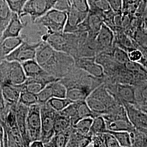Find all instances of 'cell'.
Segmentation results:
<instances>
[{
    "label": "cell",
    "instance_id": "obj_12",
    "mask_svg": "<svg viewBox=\"0 0 147 147\" xmlns=\"http://www.w3.org/2000/svg\"><path fill=\"white\" fill-rule=\"evenodd\" d=\"M6 61V83L20 85L25 82L27 78L21 63L16 61Z\"/></svg>",
    "mask_w": 147,
    "mask_h": 147
},
{
    "label": "cell",
    "instance_id": "obj_29",
    "mask_svg": "<svg viewBox=\"0 0 147 147\" xmlns=\"http://www.w3.org/2000/svg\"><path fill=\"white\" fill-rule=\"evenodd\" d=\"M132 147H147V129H137L130 132Z\"/></svg>",
    "mask_w": 147,
    "mask_h": 147
},
{
    "label": "cell",
    "instance_id": "obj_20",
    "mask_svg": "<svg viewBox=\"0 0 147 147\" xmlns=\"http://www.w3.org/2000/svg\"><path fill=\"white\" fill-rule=\"evenodd\" d=\"M130 37L136 43L137 49L141 50L144 57L147 59V32L144 27V22L137 28Z\"/></svg>",
    "mask_w": 147,
    "mask_h": 147
},
{
    "label": "cell",
    "instance_id": "obj_5",
    "mask_svg": "<svg viewBox=\"0 0 147 147\" xmlns=\"http://www.w3.org/2000/svg\"><path fill=\"white\" fill-rule=\"evenodd\" d=\"M26 126L28 135L31 142L40 140L42 121L40 104L37 103L28 107L26 117Z\"/></svg>",
    "mask_w": 147,
    "mask_h": 147
},
{
    "label": "cell",
    "instance_id": "obj_22",
    "mask_svg": "<svg viewBox=\"0 0 147 147\" xmlns=\"http://www.w3.org/2000/svg\"><path fill=\"white\" fill-rule=\"evenodd\" d=\"M91 142V136L82 134L73 127L67 147H88Z\"/></svg>",
    "mask_w": 147,
    "mask_h": 147
},
{
    "label": "cell",
    "instance_id": "obj_50",
    "mask_svg": "<svg viewBox=\"0 0 147 147\" xmlns=\"http://www.w3.org/2000/svg\"><path fill=\"white\" fill-rule=\"evenodd\" d=\"M144 27L147 32V21H144Z\"/></svg>",
    "mask_w": 147,
    "mask_h": 147
},
{
    "label": "cell",
    "instance_id": "obj_36",
    "mask_svg": "<svg viewBox=\"0 0 147 147\" xmlns=\"http://www.w3.org/2000/svg\"><path fill=\"white\" fill-rule=\"evenodd\" d=\"M93 118L92 117H87L79 120L73 127L76 131L84 135H89V130L93 122Z\"/></svg>",
    "mask_w": 147,
    "mask_h": 147
},
{
    "label": "cell",
    "instance_id": "obj_1",
    "mask_svg": "<svg viewBox=\"0 0 147 147\" xmlns=\"http://www.w3.org/2000/svg\"><path fill=\"white\" fill-rule=\"evenodd\" d=\"M35 59L42 68L53 76L55 69L63 62L71 61L74 58L67 53L55 50L47 42L42 40L37 48Z\"/></svg>",
    "mask_w": 147,
    "mask_h": 147
},
{
    "label": "cell",
    "instance_id": "obj_3",
    "mask_svg": "<svg viewBox=\"0 0 147 147\" xmlns=\"http://www.w3.org/2000/svg\"><path fill=\"white\" fill-rule=\"evenodd\" d=\"M105 87L117 101L135 105V87L134 84L105 82Z\"/></svg>",
    "mask_w": 147,
    "mask_h": 147
},
{
    "label": "cell",
    "instance_id": "obj_51",
    "mask_svg": "<svg viewBox=\"0 0 147 147\" xmlns=\"http://www.w3.org/2000/svg\"><path fill=\"white\" fill-rule=\"evenodd\" d=\"M127 0H122V1H123V5H124L126 3V2H127Z\"/></svg>",
    "mask_w": 147,
    "mask_h": 147
},
{
    "label": "cell",
    "instance_id": "obj_43",
    "mask_svg": "<svg viewBox=\"0 0 147 147\" xmlns=\"http://www.w3.org/2000/svg\"><path fill=\"white\" fill-rule=\"evenodd\" d=\"M71 7L70 0H55L53 8L68 12Z\"/></svg>",
    "mask_w": 147,
    "mask_h": 147
},
{
    "label": "cell",
    "instance_id": "obj_37",
    "mask_svg": "<svg viewBox=\"0 0 147 147\" xmlns=\"http://www.w3.org/2000/svg\"><path fill=\"white\" fill-rule=\"evenodd\" d=\"M59 81L60 80L49 83L53 92V98H66L67 87Z\"/></svg>",
    "mask_w": 147,
    "mask_h": 147
},
{
    "label": "cell",
    "instance_id": "obj_21",
    "mask_svg": "<svg viewBox=\"0 0 147 147\" xmlns=\"http://www.w3.org/2000/svg\"><path fill=\"white\" fill-rule=\"evenodd\" d=\"M135 87V105L141 109L147 107V80L140 81L134 84Z\"/></svg>",
    "mask_w": 147,
    "mask_h": 147
},
{
    "label": "cell",
    "instance_id": "obj_31",
    "mask_svg": "<svg viewBox=\"0 0 147 147\" xmlns=\"http://www.w3.org/2000/svg\"><path fill=\"white\" fill-rule=\"evenodd\" d=\"M71 126L70 121L67 118L57 112L54 123L55 134L63 131Z\"/></svg>",
    "mask_w": 147,
    "mask_h": 147
},
{
    "label": "cell",
    "instance_id": "obj_34",
    "mask_svg": "<svg viewBox=\"0 0 147 147\" xmlns=\"http://www.w3.org/2000/svg\"><path fill=\"white\" fill-rule=\"evenodd\" d=\"M73 102L67 98H52L46 104L49 105L54 110L60 112L65 109Z\"/></svg>",
    "mask_w": 147,
    "mask_h": 147
},
{
    "label": "cell",
    "instance_id": "obj_6",
    "mask_svg": "<svg viewBox=\"0 0 147 147\" xmlns=\"http://www.w3.org/2000/svg\"><path fill=\"white\" fill-rule=\"evenodd\" d=\"M57 111L47 104L40 105L41 136L40 140L44 144L50 141L54 135V123Z\"/></svg>",
    "mask_w": 147,
    "mask_h": 147
},
{
    "label": "cell",
    "instance_id": "obj_45",
    "mask_svg": "<svg viewBox=\"0 0 147 147\" xmlns=\"http://www.w3.org/2000/svg\"><path fill=\"white\" fill-rule=\"evenodd\" d=\"M104 133L96 134L92 136L91 144L93 147H106Z\"/></svg>",
    "mask_w": 147,
    "mask_h": 147
},
{
    "label": "cell",
    "instance_id": "obj_49",
    "mask_svg": "<svg viewBox=\"0 0 147 147\" xmlns=\"http://www.w3.org/2000/svg\"><path fill=\"white\" fill-rule=\"evenodd\" d=\"M140 109L142 110V111H143L144 112H145L146 113H147V107H142V108H141V109Z\"/></svg>",
    "mask_w": 147,
    "mask_h": 147
},
{
    "label": "cell",
    "instance_id": "obj_46",
    "mask_svg": "<svg viewBox=\"0 0 147 147\" xmlns=\"http://www.w3.org/2000/svg\"><path fill=\"white\" fill-rule=\"evenodd\" d=\"M110 5L111 9L116 14H119L122 12L123 1L122 0H108Z\"/></svg>",
    "mask_w": 147,
    "mask_h": 147
},
{
    "label": "cell",
    "instance_id": "obj_11",
    "mask_svg": "<svg viewBox=\"0 0 147 147\" xmlns=\"http://www.w3.org/2000/svg\"><path fill=\"white\" fill-rule=\"evenodd\" d=\"M114 39V32L104 23L95 39L96 55L111 50L113 47Z\"/></svg>",
    "mask_w": 147,
    "mask_h": 147
},
{
    "label": "cell",
    "instance_id": "obj_42",
    "mask_svg": "<svg viewBox=\"0 0 147 147\" xmlns=\"http://www.w3.org/2000/svg\"><path fill=\"white\" fill-rule=\"evenodd\" d=\"M128 57L130 61L141 63L144 57L141 50L138 49H134L127 52Z\"/></svg>",
    "mask_w": 147,
    "mask_h": 147
},
{
    "label": "cell",
    "instance_id": "obj_35",
    "mask_svg": "<svg viewBox=\"0 0 147 147\" xmlns=\"http://www.w3.org/2000/svg\"><path fill=\"white\" fill-rule=\"evenodd\" d=\"M107 131L112 134L115 137L120 147H132L130 134L127 131H113L107 130Z\"/></svg>",
    "mask_w": 147,
    "mask_h": 147
},
{
    "label": "cell",
    "instance_id": "obj_4",
    "mask_svg": "<svg viewBox=\"0 0 147 147\" xmlns=\"http://www.w3.org/2000/svg\"><path fill=\"white\" fill-rule=\"evenodd\" d=\"M55 0H28L24 6L19 16H29L34 23L38 18L53 8Z\"/></svg>",
    "mask_w": 147,
    "mask_h": 147
},
{
    "label": "cell",
    "instance_id": "obj_2",
    "mask_svg": "<svg viewBox=\"0 0 147 147\" xmlns=\"http://www.w3.org/2000/svg\"><path fill=\"white\" fill-rule=\"evenodd\" d=\"M67 18V12L52 8L44 16L37 19L34 23L45 27L47 32H63Z\"/></svg>",
    "mask_w": 147,
    "mask_h": 147
},
{
    "label": "cell",
    "instance_id": "obj_18",
    "mask_svg": "<svg viewBox=\"0 0 147 147\" xmlns=\"http://www.w3.org/2000/svg\"><path fill=\"white\" fill-rule=\"evenodd\" d=\"M21 64L27 78H36L50 74L42 68L35 59Z\"/></svg>",
    "mask_w": 147,
    "mask_h": 147
},
{
    "label": "cell",
    "instance_id": "obj_48",
    "mask_svg": "<svg viewBox=\"0 0 147 147\" xmlns=\"http://www.w3.org/2000/svg\"><path fill=\"white\" fill-rule=\"evenodd\" d=\"M143 20H144V21H147V0L146 6H145V8H144V13H143Z\"/></svg>",
    "mask_w": 147,
    "mask_h": 147
},
{
    "label": "cell",
    "instance_id": "obj_24",
    "mask_svg": "<svg viewBox=\"0 0 147 147\" xmlns=\"http://www.w3.org/2000/svg\"><path fill=\"white\" fill-rule=\"evenodd\" d=\"M107 130L113 131H127L131 132L135 129L129 119L105 120Z\"/></svg>",
    "mask_w": 147,
    "mask_h": 147
},
{
    "label": "cell",
    "instance_id": "obj_25",
    "mask_svg": "<svg viewBox=\"0 0 147 147\" xmlns=\"http://www.w3.org/2000/svg\"><path fill=\"white\" fill-rule=\"evenodd\" d=\"M24 42L20 36L10 37L0 41V56L5 57Z\"/></svg>",
    "mask_w": 147,
    "mask_h": 147
},
{
    "label": "cell",
    "instance_id": "obj_13",
    "mask_svg": "<svg viewBox=\"0 0 147 147\" xmlns=\"http://www.w3.org/2000/svg\"><path fill=\"white\" fill-rule=\"evenodd\" d=\"M129 120L137 129H147V113L136 106L123 103Z\"/></svg>",
    "mask_w": 147,
    "mask_h": 147
},
{
    "label": "cell",
    "instance_id": "obj_39",
    "mask_svg": "<svg viewBox=\"0 0 147 147\" xmlns=\"http://www.w3.org/2000/svg\"><path fill=\"white\" fill-rule=\"evenodd\" d=\"M38 102L40 105L45 104L53 98V92L49 84L37 94Z\"/></svg>",
    "mask_w": 147,
    "mask_h": 147
},
{
    "label": "cell",
    "instance_id": "obj_23",
    "mask_svg": "<svg viewBox=\"0 0 147 147\" xmlns=\"http://www.w3.org/2000/svg\"><path fill=\"white\" fill-rule=\"evenodd\" d=\"M124 65L126 70L134 76L136 83L140 81L147 80V69L142 64L129 61Z\"/></svg>",
    "mask_w": 147,
    "mask_h": 147
},
{
    "label": "cell",
    "instance_id": "obj_32",
    "mask_svg": "<svg viewBox=\"0 0 147 147\" xmlns=\"http://www.w3.org/2000/svg\"><path fill=\"white\" fill-rule=\"evenodd\" d=\"M89 11L103 14L111 9L108 0H88Z\"/></svg>",
    "mask_w": 147,
    "mask_h": 147
},
{
    "label": "cell",
    "instance_id": "obj_28",
    "mask_svg": "<svg viewBox=\"0 0 147 147\" xmlns=\"http://www.w3.org/2000/svg\"><path fill=\"white\" fill-rule=\"evenodd\" d=\"M12 13L6 0H0V38L11 20Z\"/></svg>",
    "mask_w": 147,
    "mask_h": 147
},
{
    "label": "cell",
    "instance_id": "obj_38",
    "mask_svg": "<svg viewBox=\"0 0 147 147\" xmlns=\"http://www.w3.org/2000/svg\"><path fill=\"white\" fill-rule=\"evenodd\" d=\"M19 103L27 107L36 104L38 102L37 94L27 91H21L20 94Z\"/></svg>",
    "mask_w": 147,
    "mask_h": 147
},
{
    "label": "cell",
    "instance_id": "obj_17",
    "mask_svg": "<svg viewBox=\"0 0 147 147\" xmlns=\"http://www.w3.org/2000/svg\"><path fill=\"white\" fill-rule=\"evenodd\" d=\"M67 89L66 98L73 102L86 100L93 90L88 86L84 85H75Z\"/></svg>",
    "mask_w": 147,
    "mask_h": 147
},
{
    "label": "cell",
    "instance_id": "obj_16",
    "mask_svg": "<svg viewBox=\"0 0 147 147\" xmlns=\"http://www.w3.org/2000/svg\"><path fill=\"white\" fill-rule=\"evenodd\" d=\"M24 26L25 25L19 14L13 11L11 20L3 32L0 41L7 38L20 36V32Z\"/></svg>",
    "mask_w": 147,
    "mask_h": 147
},
{
    "label": "cell",
    "instance_id": "obj_19",
    "mask_svg": "<svg viewBox=\"0 0 147 147\" xmlns=\"http://www.w3.org/2000/svg\"><path fill=\"white\" fill-rule=\"evenodd\" d=\"M114 45L120 47L126 52L134 49H137L136 43L124 31L118 30L114 32Z\"/></svg>",
    "mask_w": 147,
    "mask_h": 147
},
{
    "label": "cell",
    "instance_id": "obj_14",
    "mask_svg": "<svg viewBox=\"0 0 147 147\" xmlns=\"http://www.w3.org/2000/svg\"><path fill=\"white\" fill-rule=\"evenodd\" d=\"M28 111V107L25 105H22L19 102L16 105V121L21 134L24 147H29L31 143L27 130L26 117Z\"/></svg>",
    "mask_w": 147,
    "mask_h": 147
},
{
    "label": "cell",
    "instance_id": "obj_26",
    "mask_svg": "<svg viewBox=\"0 0 147 147\" xmlns=\"http://www.w3.org/2000/svg\"><path fill=\"white\" fill-rule=\"evenodd\" d=\"M72 129L73 127L70 126L63 131L55 134L49 142L44 144V147H67Z\"/></svg>",
    "mask_w": 147,
    "mask_h": 147
},
{
    "label": "cell",
    "instance_id": "obj_8",
    "mask_svg": "<svg viewBox=\"0 0 147 147\" xmlns=\"http://www.w3.org/2000/svg\"><path fill=\"white\" fill-rule=\"evenodd\" d=\"M102 14L89 11L86 18L79 27L78 32H86L89 39L95 40L102 25L104 24Z\"/></svg>",
    "mask_w": 147,
    "mask_h": 147
},
{
    "label": "cell",
    "instance_id": "obj_15",
    "mask_svg": "<svg viewBox=\"0 0 147 147\" xmlns=\"http://www.w3.org/2000/svg\"><path fill=\"white\" fill-rule=\"evenodd\" d=\"M88 14L81 13L71 6L67 12V18L64 32L76 33L78 31L80 25L84 21Z\"/></svg>",
    "mask_w": 147,
    "mask_h": 147
},
{
    "label": "cell",
    "instance_id": "obj_33",
    "mask_svg": "<svg viewBox=\"0 0 147 147\" xmlns=\"http://www.w3.org/2000/svg\"><path fill=\"white\" fill-rule=\"evenodd\" d=\"M109 52L112 57L118 63L125 64L130 61L127 52L116 45H113V47L109 50Z\"/></svg>",
    "mask_w": 147,
    "mask_h": 147
},
{
    "label": "cell",
    "instance_id": "obj_27",
    "mask_svg": "<svg viewBox=\"0 0 147 147\" xmlns=\"http://www.w3.org/2000/svg\"><path fill=\"white\" fill-rule=\"evenodd\" d=\"M2 90L3 96L7 102L15 105L19 102L21 90L18 85L6 83Z\"/></svg>",
    "mask_w": 147,
    "mask_h": 147
},
{
    "label": "cell",
    "instance_id": "obj_10",
    "mask_svg": "<svg viewBox=\"0 0 147 147\" xmlns=\"http://www.w3.org/2000/svg\"><path fill=\"white\" fill-rule=\"evenodd\" d=\"M59 80V78L53 76L50 74H48L36 78H27L25 82L18 86L21 92L27 91L37 94L48 84Z\"/></svg>",
    "mask_w": 147,
    "mask_h": 147
},
{
    "label": "cell",
    "instance_id": "obj_30",
    "mask_svg": "<svg viewBox=\"0 0 147 147\" xmlns=\"http://www.w3.org/2000/svg\"><path fill=\"white\" fill-rule=\"evenodd\" d=\"M105 119L102 116H96L93 118L89 135L92 136L96 134L104 133L107 131Z\"/></svg>",
    "mask_w": 147,
    "mask_h": 147
},
{
    "label": "cell",
    "instance_id": "obj_47",
    "mask_svg": "<svg viewBox=\"0 0 147 147\" xmlns=\"http://www.w3.org/2000/svg\"><path fill=\"white\" fill-rule=\"evenodd\" d=\"M31 147H44V143L41 140H36L31 142L30 146Z\"/></svg>",
    "mask_w": 147,
    "mask_h": 147
},
{
    "label": "cell",
    "instance_id": "obj_41",
    "mask_svg": "<svg viewBox=\"0 0 147 147\" xmlns=\"http://www.w3.org/2000/svg\"><path fill=\"white\" fill-rule=\"evenodd\" d=\"M28 0H6L11 10L13 12L20 14L24 6L26 4Z\"/></svg>",
    "mask_w": 147,
    "mask_h": 147
},
{
    "label": "cell",
    "instance_id": "obj_40",
    "mask_svg": "<svg viewBox=\"0 0 147 147\" xmlns=\"http://www.w3.org/2000/svg\"><path fill=\"white\" fill-rule=\"evenodd\" d=\"M71 6L76 10L85 14H88L89 11L88 0H70Z\"/></svg>",
    "mask_w": 147,
    "mask_h": 147
},
{
    "label": "cell",
    "instance_id": "obj_9",
    "mask_svg": "<svg viewBox=\"0 0 147 147\" xmlns=\"http://www.w3.org/2000/svg\"><path fill=\"white\" fill-rule=\"evenodd\" d=\"M75 65L89 75L96 79H103L105 76L104 69L95 61V56H83L74 58Z\"/></svg>",
    "mask_w": 147,
    "mask_h": 147
},
{
    "label": "cell",
    "instance_id": "obj_44",
    "mask_svg": "<svg viewBox=\"0 0 147 147\" xmlns=\"http://www.w3.org/2000/svg\"><path fill=\"white\" fill-rule=\"evenodd\" d=\"M105 146L108 147H120L115 137L112 134L107 131L104 133Z\"/></svg>",
    "mask_w": 147,
    "mask_h": 147
},
{
    "label": "cell",
    "instance_id": "obj_7",
    "mask_svg": "<svg viewBox=\"0 0 147 147\" xmlns=\"http://www.w3.org/2000/svg\"><path fill=\"white\" fill-rule=\"evenodd\" d=\"M40 42L30 44L24 41L16 49L6 56L5 58L7 61H16L22 63L36 58L37 48Z\"/></svg>",
    "mask_w": 147,
    "mask_h": 147
}]
</instances>
